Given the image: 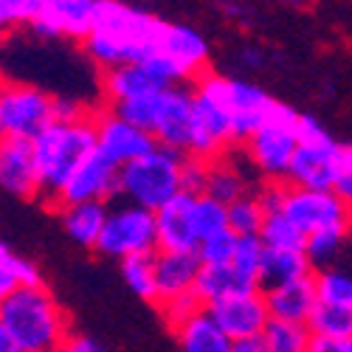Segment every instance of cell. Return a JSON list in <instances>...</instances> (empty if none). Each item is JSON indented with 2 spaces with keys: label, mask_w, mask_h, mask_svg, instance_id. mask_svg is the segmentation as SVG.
I'll return each mask as SVG.
<instances>
[{
  "label": "cell",
  "mask_w": 352,
  "mask_h": 352,
  "mask_svg": "<svg viewBox=\"0 0 352 352\" xmlns=\"http://www.w3.org/2000/svg\"><path fill=\"white\" fill-rule=\"evenodd\" d=\"M169 23L158 14L144 12L116 0H99L96 32L82 43L85 54L104 71L146 63L161 54Z\"/></svg>",
  "instance_id": "6da1fadb"
},
{
  "label": "cell",
  "mask_w": 352,
  "mask_h": 352,
  "mask_svg": "<svg viewBox=\"0 0 352 352\" xmlns=\"http://www.w3.org/2000/svg\"><path fill=\"white\" fill-rule=\"evenodd\" d=\"M0 333L23 352H56L74 330L48 287H23L0 299Z\"/></svg>",
  "instance_id": "7a4b0ae2"
},
{
  "label": "cell",
  "mask_w": 352,
  "mask_h": 352,
  "mask_svg": "<svg viewBox=\"0 0 352 352\" xmlns=\"http://www.w3.org/2000/svg\"><path fill=\"white\" fill-rule=\"evenodd\" d=\"M99 150L96 144V122L82 119L74 124L54 122L34 138V155L40 166L43 178V200H48L51 206L71 181V175Z\"/></svg>",
  "instance_id": "3957f363"
},
{
  "label": "cell",
  "mask_w": 352,
  "mask_h": 352,
  "mask_svg": "<svg viewBox=\"0 0 352 352\" xmlns=\"http://www.w3.org/2000/svg\"><path fill=\"white\" fill-rule=\"evenodd\" d=\"M192 87H195V124H192V141H189L186 155L214 164V161L226 158V150L234 144L231 116H228V104H226L228 76L209 71Z\"/></svg>",
  "instance_id": "277c9868"
},
{
  "label": "cell",
  "mask_w": 352,
  "mask_h": 352,
  "mask_svg": "<svg viewBox=\"0 0 352 352\" xmlns=\"http://www.w3.org/2000/svg\"><path fill=\"white\" fill-rule=\"evenodd\" d=\"M181 172H184V155L158 146L150 155L122 166L119 197L146 212H158L184 192Z\"/></svg>",
  "instance_id": "5b68a950"
},
{
  "label": "cell",
  "mask_w": 352,
  "mask_h": 352,
  "mask_svg": "<svg viewBox=\"0 0 352 352\" xmlns=\"http://www.w3.org/2000/svg\"><path fill=\"white\" fill-rule=\"evenodd\" d=\"M96 251L110 259H130L138 254H155L158 251V223L155 212H146L133 203H119L110 206L104 231L99 237Z\"/></svg>",
  "instance_id": "8992f818"
},
{
  "label": "cell",
  "mask_w": 352,
  "mask_h": 352,
  "mask_svg": "<svg viewBox=\"0 0 352 352\" xmlns=\"http://www.w3.org/2000/svg\"><path fill=\"white\" fill-rule=\"evenodd\" d=\"M54 124V96L34 85L6 82L0 94V130L3 138L34 141L45 127Z\"/></svg>",
  "instance_id": "52a82bcc"
},
{
  "label": "cell",
  "mask_w": 352,
  "mask_h": 352,
  "mask_svg": "<svg viewBox=\"0 0 352 352\" xmlns=\"http://www.w3.org/2000/svg\"><path fill=\"white\" fill-rule=\"evenodd\" d=\"M296 127L268 124L245 144V158L259 172L262 184H287L293 158H296V150H299Z\"/></svg>",
  "instance_id": "ba28073f"
},
{
  "label": "cell",
  "mask_w": 352,
  "mask_h": 352,
  "mask_svg": "<svg viewBox=\"0 0 352 352\" xmlns=\"http://www.w3.org/2000/svg\"><path fill=\"white\" fill-rule=\"evenodd\" d=\"M119 184H122V166H116L110 158H104L96 150L71 175V181L56 197L54 209L79 206V203H110L113 197H119Z\"/></svg>",
  "instance_id": "9c48e42d"
},
{
  "label": "cell",
  "mask_w": 352,
  "mask_h": 352,
  "mask_svg": "<svg viewBox=\"0 0 352 352\" xmlns=\"http://www.w3.org/2000/svg\"><path fill=\"white\" fill-rule=\"evenodd\" d=\"M192 124H195V87L192 85H175L158 96V116L153 138L158 146L172 153H189L192 141Z\"/></svg>",
  "instance_id": "30bf717a"
},
{
  "label": "cell",
  "mask_w": 352,
  "mask_h": 352,
  "mask_svg": "<svg viewBox=\"0 0 352 352\" xmlns=\"http://www.w3.org/2000/svg\"><path fill=\"white\" fill-rule=\"evenodd\" d=\"M94 122H96L99 153L104 158H110L116 166H127L144 155H150L153 150H158V141L150 133L133 127L130 122L122 119V116H116L110 107L96 110Z\"/></svg>",
  "instance_id": "8fae6325"
},
{
  "label": "cell",
  "mask_w": 352,
  "mask_h": 352,
  "mask_svg": "<svg viewBox=\"0 0 352 352\" xmlns=\"http://www.w3.org/2000/svg\"><path fill=\"white\" fill-rule=\"evenodd\" d=\"M287 220L296 223L307 237L321 228L336 226H352V212L333 195V192H316V189H299L287 184L285 209Z\"/></svg>",
  "instance_id": "7c38bea8"
},
{
  "label": "cell",
  "mask_w": 352,
  "mask_h": 352,
  "mask_svg": "<svg viewBox=\"0 0 352 352\" xmlns=\"http://www.w3.org/2000/svg\"><path fill=\"white\" fill-rule=\"evenodd\" d=\"M99 0H43L37 20L28 25L40 37H71L85 43L96 32Z\"/></svg>",
  "instance_id": "4fadbf2b"
},
{
  "label": "cell",
  "mask_w": 352,
  "mask_h": 352,
  "mask_svg": "<svg viewBox=\"0 0 352 352\" xmlns=\"http://www.w3.org/2000/svg\"><path fill=\"white\" fill-rule=\"evenodd\" d=\"M212 318L220 324V330L231 341H245V338H262L271 324V310L265 302V293L251 290V293H237L217 305L209 307Z\"/></svg>",
  "instance_id": "5bb4252c"
},
{
  "label": "cell",
  "mask_w": 352,
  "mask_h": 352,
  "mask_svg": "<svg viewBox=\"0 0 352 352\" xmlns=\"http://www.w3.org/2000/svg\"><path fill=\"white\" fill-rule=\"evenodd\" d=\"M226 104H228V116H231L234 144L245 146L259 130L268 127L276 99L268 96L262 87L245 82V79H228Z\"/></svg>",
  "instance_id": "9a60e30c"
},
{
  "label": "cell",
  "mask_w": 352,
  "mask_h": 352,
  "mask_svg": "<svg viewBox=\"0 0 352 352\" xmlns=\"http://www.w3.org/2000/svg\"><path fill=\"white\" fill-rule=\"evenodd\" d=\"M0 186L20 200H43V178L34 155V141L3 138L0 144Z\"/></svg>",
  "instance_id": "2e32d148"
},
{
  "label": "cell",
  "mask_w": 352,
  "mask_h": 352,
  "mask_svg": "<svg viewBox=\"0 0 352 352\" xmlns=\"http://www.w3.org/2000/svg\"><path fill=\"white\" fill-rule=\"evenodd\" d=\"M341 161H344V144L333 138L324 144H299L290 175H287V184L299 189L333 192Z\"/></svg>",
  "instance_id": "e0dca14e"
},
{
  "label": "cell",
  "mask_w": 352,
  "mask_h": 352,
  "mask_svg": "<svg viewBox=\"0 0 352 352\" xmlns=\"http://www.w3.org/2000/svg\"><path fill=\"white\" fill-rule=\"evenodd\" d=\"M195 206H197V197L181 192L175 200H169L164 209L155 212V223H158V251L192 254V251L200 248L197 223H195Z\"/></svg>",
  "instance_id": "ac0fdd59"
},
{
  "label": "cell",
  "mask_w": 352,
  "mask_h": 352,
  "mask_svg": "<svg viewBox=\"0 0 352 352\" xmlns=\"http://www.w3.org/2000/svg\"><path fill=\"white\" fill-rule=\"evenodd\" d=\"M161 51L169 56V60H175L181 65L189 85H195L200 76L209 74V43L200 32H195L192 25L169 23Z\"/></svg>",
  "instance_id": "d6986e66"
},
{
  "label": "cell",
  "mask_w": 352,
  "mask_h": 352,
  "mask_svg": "<svg viewBox=\"0 0 352 352\" xmlns=\"http://www.w3.org/2000/svg\"><path fill=\"white\" fill-rule=\"evenodd\" d=\"M166 91V85L146 68L144 63L135 65H122L102 74V94L107 99V107L124 104L133 99H144V96H155Z\"/></svg>",
  "instance_id": "ffe728a7"
},
{
  "label": "cell",
  "mask_w": 352,
  "mask_h": 352,
  "mask_svg": "<svg viewBox=\"0 0 352 352\" xmlns=\"http://www.w3.org/2000/svg\"><path fill=\"white\" fill-rule=\"evenodd\" d=\"M200 268H203V262H200L197 251H192V254L158 251V254H155V271H158V293H161V302H169V299H175V296H184V293H192ZM161 302H158V305H161Z\"/></svg>",
  "instance_id": "44dd1931"
},
{
  "label": "cell",
  "mask_w": 352,
  "mask_h": 352,
  "mask_svg": "<svg viewBox=\"0 0 352 352\" xmlns=\"http://www.w3.org/2000/svg\"><path fill=\"white\" fill-rule=\"evenodd\" d=\"M265 302L274 321H290V324H307L313 310L318 307V293H316V274L293 282L276 290L265 293Z\"/></svg>",
  "instance_id": "7402d4cb"
},
{
  "label": "cell",
  "mask_w": 352,
  "mask_h": 352,
  "mask_svg": "<svg viewBox=\"0 0 352 352\" xmlns=\"http://www.w3.org/2000/svg\"><path fill=\"white\" fill-rule=\"evenodd\" d=\"M316 268L307 256V251H287V248H265L262 256V271H259V290L268 293L293 282H302L313 276Z\"/></svg>",
  "instance_id": "603a6c76"
},
{
  "label": "cell",
  "mask_w": 352,
  "mask_h": 352,
  "mask_svg": "<svg viewBox=\"0 0 352 352\" xmlns=\"http://www.w3.org/2000/svg\"><path fill=\"white\" fill-rule=\"evenodd\" d=\"M56 212H60L65 234L76 245L96 251L107 214H110V203H79V206H63Z\"/></svg>",
  "instance_id": "cb8c5ba5"
},
{
  "label": "cell",
  "mask_w": 352,
  "mask_h": 352,
  "mask_svg": "<svg viewBox=\"0 0 352 352\" xmlns=\"http://www.w3.org/2000/svg\"><path fill=\"white\" fill-rule=\"evenodd\" d=\"M181 344V352H231L234 341L220 330V324L212 318L209 310L197 313L186 324L172 330Z\"/></svg>",
  "instance_id": "d4e9b609"
},
{
  "label": "cell",
  "mask_w": 352,
  "mask_h": 352,
  "mask_svg": "<svg viewBox=\"0 0 352 352\" xmlns=\"http://www.w3.org/2000/svg\"><path fill=\"white\" fill-rule=\"evenodd\" d=\"M256 290L254 285H248L245 279L237 276L231 265H203L195 282V293L200 296V302L206 305V310L228 296H237V293H251Z\"/></svg>",
  "instance_id": "484cf974"
},
{
  "label": "cell",
  "mask_w": 352,
  "mask_h": 352,
  "mask_svg": "<svg viewBox=\"0 0 352 352\" xmlns=\"http://www.w3.org/2000/svg\"><path fill=\"white\" fill-rule=\"evenodd\" d=\"M251 189L248 175H243V169L234 164L228 155L209 164V184H206V197L223 203V206H231L234 200L245 197Z\"/></svg>",
  "instance_id": "4316f807"
},
{
  "label": "cell",
  "mask_w": 352,
  "mask_h": 352,
  "mask_svg": "<svg viewBox=\"0 0 352 352\" xmlns=\"http://www.w3.org/2000/svg\"><path fill=\"white\" fill-rule=\"evenodd\" d=\"M23 287H45L43 274L34 262L23 259L3 243L0 245V299L12 296L14 290H23Z\"/></svg>",
  "instance_id": "83f0119b"
},
{
  "label": "cell",
  "mask_w": 352,
  "mask_h": 352,
  "mask_svg": "<svg viewBox=\"0 0 352 352\" xmlns=\"http://www.w3.org/2000/svg\"><path fill=\"white\" fill-rule=\"evenodd\" d=\"M158 254V251H155ZM155 254H138L122 262V276L127 287L135 293L138 299L153 302L158 307L161 293H158V271H155Z\"/></svg>",
  "instance_id": "f1b7e54d"
},
{
  "label": "cell",
  "mask_w": 352,
  "mask_h": 352,
  "mask_svg": "<svg viewBox=\"0 0 352 352\" xmlns=\"http://www.w3.org/2000/svg\"><path fill=\"white\" fill-rule=\"evenodd\" d=\"M349 231H352V226H336V228H321V231L310 234L305 251H307L316 271H321L324 265L333 268V262L341 256V251L349 240Z\"/></svg>",
  "instance_id": "f546056e"
},
{
  "label": "cell",
  "mask_w": 352,
  "mask_h": 352,
  "mask_svg": "<svg viewBox=\"0 0 352 352\" xmlns=\"http://www.w3.org/2000/svg\"><path fill=\"white\" fill-rule=\"evenodd\" d=\"M307 327L313 336H327L336 341H352V307L321 305L313 310Z\"/></svg>",
  "instance_id": "4dcf8cb0"
},
{
  "label": "cell",
  "mask_w": 352,
  "mask_h": 352,
  "mask_svg": "<svg viewBox=\"0 0 352 352\" xmlns=\"http://www.w3.org/2000/svg\"><path fill=\"white\" fill-rule=\"evenodd\" d=\"M259 240L265 243V248L305 251V245H307V234H305L296 223H293V220H287L285 212H279V214H268V217H265V226H262Z\"/></svg>",
  "instance_id": "1f68e13d"
},
{
  "label": "cell",
  "mask_w": 352,
  "mask_h": 352,
  "mask_svg": "<svg viewBox=\"0 0 352 352\" xmlns=\"http://www.w3.org/2000/svg\"><path fill=\"white\" fill-rule=\"evenodd\" d=\"M262 226H265V212L259 206L256 189L240 200H234L228 206V228L237 234V237H259Z\"/></svg>",
  "instance_id": "d6a6232c"
},
{
  "label": "cell",
  "mask_w": 352,
  "mask_h": 352,
  "mask_svg": "<svg viewBox=\"0 0 352 352\" xmlns=\"http://www.w3.org/2000/svg\"><path fill=\"white\" fill-rule=\"evenodd\" d=\"M316 293L321 305L352 307V274L341 268H321L316 271Z\"/></svg>",
  "instance_id": "836d02e7"
},
{
  "label": "cell",
  "mask_w": 352,
  "mask_h": 352,
  "mask_svg": "<svg viewBox=\"0 0 352 352\" xmlns=\"http://www.w3.org/2000/svg\"><path fill=\"white\" fill-rule=\"evenodd\" d=\"M310 327L307 324H290V321H271L265 330V344L271 352H307L310 344Z\"/></svg>",
  "instance_id": "e575fe53"
},
{
  "label": "cell",
  "mask_w": 352,
  "mask_h": 352,
  "mask_svg": "<svg viewBox=\"0 0 352 352\" xmlns=\"http://www.w3.org/2000/svg\"><path fill=\"white\" fill-rule=\"evenodd\" d=\"M262 256H265V243L259 237H240L237 251H234L231 268L237 271L240 279L254 285L259 290V271H262Z\"/></svg>",
  "instance_id": "d590c367"
},
{
  "label": "cell",
  "mask_w": 352,
  "mask_h": 352,
  "mask_svg": "<svg viewBox=\"0 0 352 352\" xmlns=\"http://www.w3.org/2000/svg\"><path fill=\"white\" fill-rule=\"evenodd\" d=\"M195 223H197L200 243L214 237L220 231H228V206L203 195V197H197V206H195Z\"/></svg>",
  "instance_id": "8d00e7d4"
},
{
  "label": "cell",
  "mask_w": 352,
  "mask_h": 352,
  "mask_svg": "<svg viewBox=\"0 0 352 352\" xmlns=\"http://www.w3.org/2000/svg\"><path fill=\"white\" fill-rule=\"evenodd\" d=\"M164 94V91H161ZM144 96V99H133V102H124V104H116L110 107L116 116H122L124 122H130L133 127L144 130V133H150L153 135V127H155V116H158V96ZM107 107V104H104Z\"/></svg>",
  "instance_id": "74e56055"
},
{
  "label": "cell",
  "mask_w": 352,
  "mask_h": 352,
  "mask_svg": "<svg viewBox=\"0 0 352 352\" xmlns=\"http://www.w3.org/2000/svg\"><path fill=\"white\" fill-rule=\"evenodd\" d=\"M237 243H240V237L231 228L220 231V234H214V237L200 243L197 256H200L203 265H231L234 251H237Z\"/></svg>",
  "instance_id": "f35d334b"
},
{
  "label": "cell",
  "mask_w": 352,
  "mask_h": 352,
  "mask_svg": "<svg viewBox=\"0 0 352 352\" xmlns=\"http://www.w3.org/2000/svg\"><path fill=\"white\" fill-rule=\"evenodd\" d=\"M158 310H161V316H164V321L172 327V330H178L181 324H186L189 318H195L197 313H203L206 310V305L200 302V296L192 290V293H184V296H175V299H169V302H161L158 305Z\"/></svg>",
  "instance_id": "ab89813d"
},
{
  "label": "cell",
  "mask_w": 352,
  "mask_h": 352,
  "mask_svg": "<svg viewBox=\"0 0 352 352\" xmlns=\"http://www.w3.org/2000/svg\"><path fill=\"white\" fill-rule=\"evenodd\" d=\"M40 9H43V0H3L0 3V23H3V28L32 25Z\"/></svg>",
  "instance_id": "60d3db41"
},
{
  "label": "cell",
  "mask_w": 352,
  "mask_h": 352,
  "mask_svg": "<svg viewBox=\"0 0 352 352\" xmlns=\"http://www.w3.org/2000/svg\"><path fill=\"white\" fill-rule=\"evenodd\" d=\"M181 184L186 195L203 197L206 195V184H209V161H200L192 155H184V172H181Z\"/></svg>",
  "instance_id": "b9f144b4"
},
{
  "label": "cell",
  "mask_w": 352,
  "mask_h": 352,
  "mask_svg": "<svg viewBox=\"0 0 352 352\" xmlns=\"http://www.w3.org/2000/svg\"><path fill=\"white\" fill-rule=\"evenodd\" d=\"M333 195L352 212V146H344V161L338 169V178L333 184Z\"/></svg>",
  "instance_id": "7bdbcfd3"
},
{
  "label": "cell",
  "mask_w": 352,
  "mask_h": 352,
  "mask_svg": "<svg viewBox=\"0 0 352 352\" xmlns=\"http://www.w3.org/2000/svg\"><path fill=\"white\" fill-rule=\"evenodd\" d=\"M285 195H287V184H262L256 189L259 206H262V212H265V217L279 214L285 209Z\"/></svg>",
  "instance_id": "ee69618b"
},
{
  "label": "cell",
  "mask_w": 352,
  "mask_h": 352,
  "mask_svg": "<svg viewBox=\"0 0 352 352\" xmlns=\"http://www.w3.org/2000/svg\"><path fill=\"white\" fill-rule=\"evenodd\" d=\"M296 135H299V144H324V141L333 138L324 130V124H321L318 119H313V116H302L299 127H296Z\"/></svg>",
  "instance_id": "f6af8a7d"
},
{
  "label": "cell",
  "mask_w": 352,
  "mask_h": 352,
  "mask_svg": "<svg viewBox=\"0 0 352 352\" xmlns=\"http://www.w3.org/2000/svg\"><path fill=\"white\" fill-rule=\"evenodd\" d=\"M91 110H85L82 104L71 102V99H54V122H63V124H74L82 119H91Z\"/></svg>",
  "instance_id": "bcb514c9"
},
{
  "label": "cell",
  "mask_w": 352,
  "mask_h": 352,
  "mask_svg": "<svg viewBox=\"0 0 352 352\" xmlns=\"http://www.w3.org/2000/svg\"><path fill=\"white\" fill-rule=\"evenodd\" d=\"M307 352H352V341H336L327 336H310Z\"/></svg>",
  "instance_id": "7dc6e473"
},
{
  "label": "cell",
  "mask_w": 352,
  "mask_h": 352,
  "mask_svg": "<svg viewBox=\"0 0 352 352\" xmlns=\"http://www.w3.org/2000/svg\"><path fill=\"white\" fill-rule=\"evenodd\" d=\"M56 352H104L94 338H87V336H82V333H71L68 336V341L56 349Z\"/></svg>",
  "instance_id": "c3c4849f"
},
{
  "label": "cell",
  "mask_w": 352,
  "mask_h": 352,
  "mask_svg": "<svg viewBox=\"0 0 352 352\" xmlns=\"http://www.w3.org/2000/svg\"><path fill=\"white\" fill-rule=\"evenodd\" d=\"M240 60H243L248 68H262V65H265V51L256 48V45H248V48H243Z\"/></svg>",
  "instance_id": "681fc988"
},
{
  "label": "cell",
  "mask_w": 352,
  "mask_h": 352,
  "mask_svg": "<svg viewBox=\"0 0 352 352\" xmlns=\"http://www.w3.org/2000/svg\"><path fill=\"white\" fill-rule=\"evenodd\" d=\"M231 352H271L265 338H245V341H234Z\"/></svg>",
  "instance_id": "f907efd6"
},
{
  "label": "cell",
  "mask_w": 352,
  "mask_h": 352,
  "mask_svg": "<svg viewBox=\"0 0 352 352\" xmlns=\"http://www.w3.org/2000/svg\"><path fill=\"white\" fill-rule=\"evenodd\" d=\"M0 352H23L9 336H3V333H0Z\"/></svg>",
  "instance_id": "816d5d0a"
}]
</instances>
